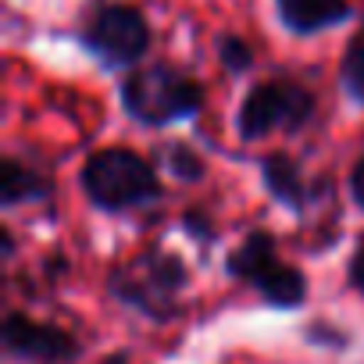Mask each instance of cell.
<instances>
[{
    "label": "cell",
    "mask_w": 364,
    "mask_h": 364,
    "mask_svg": "<svg viewBox=\"0 0 364 364\" xmlns=\"http://www.w3.org/2000/svg\"><path fill=\"white\" fill-rule=\"evenodd\" d=\"M82 190L97 208L122 211L136 204H150L161 186L154 168L132 150H100L82 164Z\"/></svg>",
    "instance_id": "cell-1"
},
{
    "label": "cell",
    "mask_w": 364,
    "mask_h": 364,
    "mask_svg": "<svg viewBox=\"0 0 364 364\" xmlns=\"http://www.w3.org/2000/svg\"><path fill=\"white\" fill-rule=\"evenodd\" d=\"M200 100H204V93L193 79H186L175 68H164V65L143 68V72L129 75L122 86L125 111L143 125H171L178 118H190L200 107Z\"/></svg>",
    "instance_id": "cell-2"
},
{
    "label": "cell",
    "mask_w": 364,
    "mask_h": 364,
    "mask_svg": "<svg viewBox=\"0 0 364 364\" xmlns=\"http://www.w3.org/2000/svg\"><path fill=\"white\" fill-rule=\"evenodd\" d=\"M182 286H186V268L175 254H161V250H150L136 264L111 275V293L154 321L175 318L178 311L175 296Z\"/></svg>",
    "instance_id": "cell-3"
},
{
    "label": "cell",
    "mask_w": 364,
    "mask_h": 364,
    "mask_svg": "<svg viewBox=\"0 0 364 364\" xmlns=\"http://www.w3.org/2000/svg\"><path fill=\"white\" fill-rule=\"evenodd\" d=\"M314 97L296 82H264L257 86L240 107V132L243 139H261L275 129L296 132L311 122Z\"/></svg>",
    "instance_id": "cell-4"
},
{
    "label": "cell",
    "mask_w": 364,
    "mask_h": 364,
    "mask_svg": "<svg viewBox=\"0 0 364 364\" xmlns=\"http://www.w3.org/2000/svg\"><path fill=\"white\" fill-rule=\"evenodd\" d=\"M86 47L107 65V68H125L136 65L146 47H150V26L136 8L111 4L93 15L86 26Z\"/></svg>",
    "instance_id": "cell-5"
},
{
    "label": "cell",
    "mask_w": 364,
    "mask_h": 364,
    "mask_svg": "<svg viewBox=\"0 0 364 364\" xmlns=\"http://www.w3.org/2000/svg\"><path fill=\"white\" fill-rule=\"evenodd\" d=\"M0 339H4V350L11 357L33 360V364H68L79 357V343L47 321H36L29 314H8L4 328H0Z\"/></svg>",
    "instance_id": "cell-6"
},
{
    "label": "cell",
    "mask_w": 364,
    "mask_h": 364,
    "mask_svg": "<svg viewBox=\"0 0 364 364\" xmlns=\"http://www.w3.org/2000/svg\"><path fill=\"white\" fill-rule=\"evenodd\" d=\"M279 18L293 33H318L325 26H336L350 18L346 0H275Z\"/></svg>",
    "instance_id": "cell-7"
},
{
    "label": "cell",
    "mask_w": 364,
    "mask_h": 364,
    "mask_svg": "<svg viewBox=\"0 0 364 364\" xmlns=\"http://www.w3.org/2000/svg\"><path fill=\"white\" fill-rule=\"evenodd\" d=\"M250 286H254L272 307H282V311L300 307L304 296H307V279H304V272L293 268V264H282V261H272Z\"/></svg>",
    "instance_id": "cell-8"
},
{
    "label": "cell",
    "mask_w": 364,
    "mask_h": 364,
    "mask_svg": "<svg viewBox=\"0 0 364 364\" xmlns=\"http://www.w3.org/2000/svg\"><path fill=\"white\" fill-rule=\"evenodd\" d=\"M272 261H275V240H272L268 232H250V236L232 250V257H229L225 272H229L232 279L254 282V279L272 264Z\"/></svg>",
    "instance_id": "cell-9"
},
{
    "label": "cell",
    "mask_w": 364,
    "mask_h": 364,
    "mask_svg": "<svg viewBox=\"0 0 364 364\" xmlns=\"http://www.w3.org/2000/svg\"><path fill=\"white\" fill-rule=\"evenodd\" d=\"M50 193V182L40 178L33 168L18 161H4V175H0V197L4 204H26V200H43Z\"/></svg>",
    "instance_id": "cell-10"
},
{
    "label": "cell",
    "mask_w": 364,
    "mask_h": 364,
    "mask_svg": "<svg viewBox=\"0 0 364 364\" xmlns=\"http://www.w3.org/2000/svg\"><path fill=\"white\" fill-rule=\"evenodd\" d=\"M261 171H264V186L289 208H300L304 204V182H300V171L296 164L286 157V154H272L261 161Z\"/></svg>",
    "instance_id": "cell-11"
},
{
    "label": "cell",
    "mask_w": 364,
    "mask_h": 364,
    "mask_svg": "<svg viewBox=\"0 0 364 364\" xmlns=\"http://www.w3.org/2000/svg\"><path fill=\"white\" fill-rule=\"evenodd\" d=\"M339 79H343V90L364 104V33H357L343 54V68H339Z\"/></svg>",
    "instance_id": "cell-12"
},
{
    "label": "cell",
    "mask_w": 364,
    "mask_h": 364,
    "mask_svg": "<svg viewBox=\"0 0 364 364\" xmlns=\"http://www.w3.org/2000/svg\"><path fill=\"white\" fill-rule=\"evenodd\" d=\"M168 164H171V171L178 175V178H200L204 175V161L193 154V150H186V146H175L171 154H168Z\"/></svg>",
    "instance_id": "cell-13"
},
{
    "label": "cell",
    "mask_w": 364,
    "mask_h": 364,
    "mask_svg": "<svg viewBox=\"0 0 364 364\" xmlns=\"http://www.w3.org/2000/svg\"><path fill=\"white\" fill-rule=\"evenodd\" d=\"M218 54H222V65H225L229 72H247V68H250V47H247L243 40H236V36L222 40V43H218Z\"/></svg>",
    "instance_id": "cell-14"
},
{
    "label": "cell",
    "mask_w": 364,
    "mask_h": 364,
    "mask_svg": "<svg viewBox=\"0 0 364 364\" xmlns=\"http://www.w3.org/2000/svg\"><path fill=\"white\" fill-rule=\"evenodd\" d=\"M307 339L311 343H318V346H346V336L343 332H328L325 325H311V332H307Z\"/></svg>",
    "instance_id": "cell-15"
},
{
    "label": "cell",
    "mask_w": 364,
    "mask_h": 364,
    "mask_svg": "<svg viewBox=\"0 0 364 364\" xmlns=\"http://www.w3.org/2000/svg\"><path fill=\"white\" fill-rule=\"evenodd\" d=\"M350 286L364 296V247L353 254V261H350Z\"/></svg>",
    "instance_id": "cell-16"
},
{
    "label": "cell",
    "mask_w": 364,
    "mask_h": 364,
    "mask_svg": "<svg viewBox=\"0 0 364 364\" xmlns=\"http://www.w3.org/2000/svg\"><path fill=\"white\" fill-rule=\"evenodd\" d=\"M350 193H353V200L364 208V161H357V168L350 171Z\"/></svg>",
    "instance_id": "cell-17"
}]
</instances>
